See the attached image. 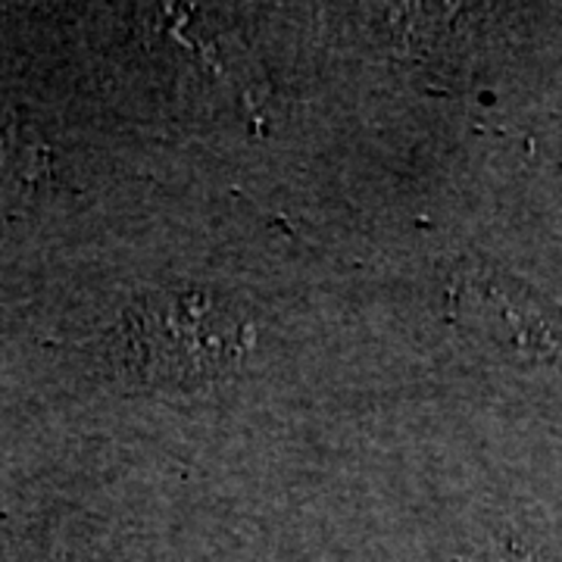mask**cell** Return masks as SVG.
Here are the masks:
<instances>
[{
  "mask_svg": "<svg viewBox=\"0 0 562 562\" xmlns=\"http://www.w3.org/2000/svg\"><path fill=\"white\" fill-rule=\"evenodd\" d=\"M503 562H531V560H528V557H519V553H516V557H509V560H503Z\"/></svg>",
  "mask_w": 562,
  "mask_h": 562,
  "instance_id": "3957f363",
  "label": "cell"
},
{
  "mask_svg": "<svg viewBox=\"0 0 562 562\" xmlns=\"http://www.w3.org/2000/svg\"><path fill=\"white\" fill-rule=\"evenodd\" d=\"M250 328L238 306L210 288H172L140 301L122 322V369L150 384H201L228 375Z\"/></svg>",
  "mask_w": 562,
  "mask_h": 562,
  "instance_id": "6da1fadb",
  "label": "cell"
},
{
  "mask_svg": "<svg viewBox=\"0 0 562 562\" xmlns=\"http://www.w3.org/2000/svg\"><path fill=\"white\" fill-rule=\"evenodd\" d=\"M41 176V150L22 135L20 120L0 110V206L20 203L35 191Z\"/></svg>",
  "mask_w": 562,
  "mask_h": 562,
  "instance_id": "7a4b0ae2",
  "label": "cell"
}]
</instances>
